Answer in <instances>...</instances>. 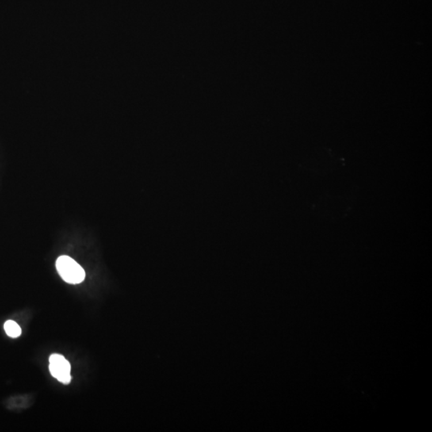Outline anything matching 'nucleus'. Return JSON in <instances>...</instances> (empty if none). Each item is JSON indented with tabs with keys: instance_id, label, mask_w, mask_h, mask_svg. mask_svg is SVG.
<instances>
[{
	"instance_id": "nucleus-2",
	"label": "nucleus",
	"mask_w": 432,
	"mask_h": 432,
	"mask_svg": "<svg viewBox=\"0 0 432 432\" xmlns=\"http://www.w3.org/2000/svg\"><path fill=\"white\" fill-rule=\"evenodd\" d=\"M49 371L51 376L63 384H68L71 380L70 364L64 356L53 354L49 358Z\"/></svg>"
},
{
	"instance_id": "nucleus-3",
	"label": "nucleus",
	"mask_w": 432,
	"mask_h": 432,
	"mask_svg": "<svg viewBox=\"0 0 432 432\" xmlns=\"http://www.w3.org/2000/svg\"><path fill=\"white\" fill-rule=\"evenodd\" d=\"M4 330L8 336H10L11 338H18L22 334L20 325L13 320H8L4 323Z\"/></svg>"
},
{
	"instance_id": "nucleus-1",
	"label": "nucleus",
	"mask_w": 432,
	"mask_h": 432,
	"mask_svg": "<svg viewBox=\"0 0 432 432\" xmlns=\"http://www.w3.org/2000/svg\"><path fill=\"white\" fill-rule=\"evenodd\" d=\"M55 265L59 276L67 284H78L84 280L86 276L84 270L70 257L67 255L59 257Z\"/></svg>"
}]
</instances>
